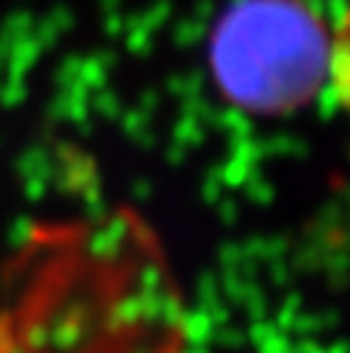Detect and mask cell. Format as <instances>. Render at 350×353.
Here are the masks:
<instances>
[{"label":"cell","instance_id":"cell-1","mask_svg":"<svg viewBox=\"0 0 350 353\" xmlns=\"http://www.w3.org/2000/svg\"><path fill=\"white\" fill-rule=\"evenodd\" d=\"M331 30L306 0H234L212 28L209 72L245 113L309 105L328 83Z\"/></svg>","mask_w":350,"mask_h":353},{"label":"cell","instance_id":"cell-2","mask_svg":"<svg viewBox=\"0 0 350 353\" xmlns=\"http://www.w3.org/2000/svg\"><path fill=\"white\" fill-rule=\"evenodd\" d=\"M328 85L333 88L339 105L350 113V6L342 22L331 30V69Z\"/></svg>","mask_w":350,"mask_h":353}]
</instances>
